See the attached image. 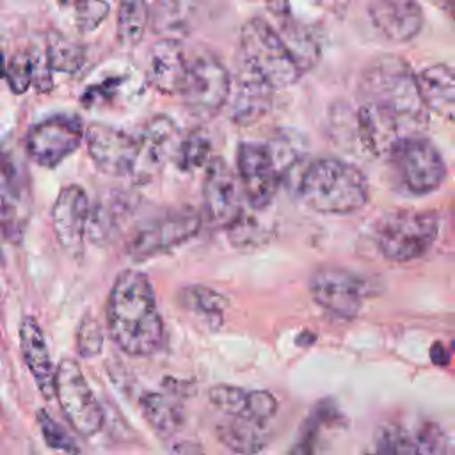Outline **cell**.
Segmentation results:
<instances>
[{
	"label": "cell",
	"instance_id": "1",
	"mask_svg": "<svg viewBox=\"0 0 455 455\" xmlns=\"http://www.w3.org/2000/svg\"><path fill=\"white\" fill-rule=\"evenodd\" d=\"M357 96L363 112L402 139L419 135L428 121L418 75L402 57L380 55L373 59L361 75Z\"/></svg>",
	"mask_w": 455,
	"mask_h": 455
},
{
	"label": "cell",
	"instance_id": "2",
	"mask_svg": "<svg viewBox=\"0 0 455 455\" xmlns=\"http://www.w3.org/2000/svg\"><path fill=\"white\" fill-rule=\"evenodd\" d=\"M107 331L128 355L148 357L162 347L164 322L144 272L128 268L116 277L107 299Z\"/></svg>",
	"mask_w": 455,
	"mask_h": 455
},
{
	"label": "cell",
	"instance_id": "3",
	"mask_svg": "<svg viewBox=\"0 0 455 455\" xmlns=\"http://www.w3.org/2000/svg\"><path fill=\"white\" fill-rule=\"evenodd\" d=\"M299 196L306 206L318 213L348 215L366 204L370 187L355 165L327 156L306 167L299 181Z\"/></svg>",
	"mask_w": 455,
	"mask_h": 455
},
{
	"label": "cell",
	"instance_id": "4",
	"mask_svg": "<svg viewBox=\"0 0 455 455\" xmlns=\"http://www.w3.org/2000/svg\"><path fill=\"white\" fill-rule=\"evenodd\" d=\"M242 64L261 75L274 89L295 84L302 71L279 32L263 18H251L240 30Z\"/></svg>",
	"mask_w": 455,
	"mask_h": 455
},
{
	"label": "cell",
	"instance_id": "5",
	"mask_svg": "<svg viewBox=\"0 0 455 455\" xmlns=\"http://www.w3.org/2000/svg\"><path fill=\"white\" fill-rule=\"evenodd\" d=\"M439 233V219L434 212L403 210L382 219L377 229L379 252L396 263L425 256Z\"/></svg>",
	"mask_w": 455,
	"mask_h": 455
},
{
	"label": "cell",
	"instance_id": "6",
	"mask_svg": "<svg viewBox=\"0 0 455 455\" xmlns=\"http://www.w3.org/2000/svg\"><path fill=\"white\" fill-rule=\"evenodd\" d=\"M400 185L411 194H430L441 187L446 165L439 149L423 135L400 139L387 153Z\"/></svg>",
	"mask_w": 455,
	"mask_h": 455
},
{
	"label": "cell",
	"instance_id": "7",
	"mask_svg": "<svg viewBox=\"0 0 455 455\" xmlns=\"http://www.w3.org/2000/svg\"><path fill=\"white\" fill-rule=\"evenodd\" d=\"M55 398L75 432L84 437H91L101 430L105 423V411L75 359L64 357L57 364Z\"/></svg>",
	"mask_w": 455,
	"mask_h": 455
},
{
	"label": "cell",
	"instance_id": "8",
	"mask_svg": "<svg viewBox=\"0 0 455 455\" xmlns=\"http://www.w3.org/2000/svg\"><path fill=\"white\" fill-rule=\"evenodd\" d=\"M231 75L220 59L213 55H199L188 62V73L181 89L187 110L201 119L215 117L231 96Z\"/></svg>",
	"mask_w": 455,
	"mask_h": 455
},
{
	"label": "cell",
	"instance_id": "9",
	"mask_svg": "<svg viewBox=\"0 0 455 455\" xmlns=\"http://www.w3.org/2000/svg\"><path fill=\"white\" fill-rule=\"evenodd\" d=\"M201 224L203 217L192 206L169 210L146 222L132 236L128 243V254L140 261L167 252L196 236L201 229Z\"/></svg>",
	"mask_w": 455,
	"mask_h": 455
},
{
	"label": "cell",
	"instance_id": "10",
	"mask_svg": "<svg viewBox=\"0 0 455 455\" xmlns=\"http://www.w3.org/2000/svg\"><path fill=\"white\" fill-rule=\"evenodd\" d=\"M309 293L327 313L350 320L359 315L364 297L370 295V284L345 268L322 267L309 279Z\"/></svg>",
	"mask_w": 455,
	"mask_h": 455
},
{
	"label": "cell",
	"instance_id": "11",
	"mask_svg": "<svg viewBox=\"0 0 455 455\" xmlns=\"http://www.w3.org/2000/svg\"><path fill=\"white\" fill-rule=\"evenodd\" d=\"M82 123L75 116L57 114L34 124L25 137L28 158L41 167H57L80 146Z\"/></svg>",
	"mask_w": 455,
	"mask_h": 455
},
{
	"label": "cell",
	"instance_id": "12",
	"mask_svg": "<svg viewBox=\"0 0 455 455\" xmlns=\"http://www.w3.org/2000/svg\"><path fill=\"white\" fill-rule=\"evenodd\" d=\"M203 210L212 226L228 229L236 226L243 215L240 181L220 156H213L206 164L203 180Z\"/></svg>",
	"mask_w": 455,
	"mask_h": 455
},
{
	"label": "cell",
	"instance_id": "13",
	"mask_svg": "<svg viewBox=\"0 0 455 455\" xmlns=\"http://www.w3.org/2000/svg\"><path fill=\"white\" fill-rule=\"evenodd\" d=\"M30 217L28 176L11 156L0 155V235L18 245Z\"/></svg>",
	"mask_w": 455,
	"mask_h": 455
},
{
	"label": "cell",
	"instance_id": "14",
	"mask_svg": "<svg viewBox=\"0 0 455 455\" xmlns=\"http://www.w3.org/2000/svg\"><path fill=\"white\" fill-rule=\"evenodd\" d=\"M236 171L247 203L254 210L267 208L274 201L281 183L267 144L240 142L236 149Z\"/></svg>",
	"mask_w": 455,
	"mask_h": 455
},
{
	"label": "cell",
	"instance_id": "15",
	"mask_svg": "<svg viewBox=\"0 0 455 455\" xmlns=\"http://www.w3.org/2000/svg\"><path fill=\"white\" fill-rule=\"evenodd\" d=\"M89 155L96 167L110 176L133 172L139 156V139L103 123H91L85 130Z\"/></svg>",
	"mask_w": 455,
	"mask_h": 455
},
{
	"label": "cell",
	"instance_id": "16",
	"mask_svg": "<svg viewBox=\"0 0 455 455\" xmlns=\"http://www.w3.org/2000/svg\"><path fill=\"white\" fill-rule=\"evenodd\" d=\"M89 213V197L82 187L66 185L60 188L52 206V226L59 245L75 258L84 251Z\"/></svg>",
	"mask_w": 455,
	"mask_h": 455
},
{
	"label": "cell",
	"instance_id": "17",
	"mask_svg": "<svg viewBox=\"0 0 455 455\" xmlns=\"http://www.w3.org/2000/svg\"><path fill=\"white\" fill-rule=\"evenodd\" d=\"M180 140V130L171 117L153 116L139 137V156L132 174L140 181H149L169 158L176 156Z\"/></svg>",
	"mask_w": 455,
	"mask_h": 455
},
{
	"label": "cell",
	"instance_id": "18",
	"mask_svg": "<svg viewBox=\"0 0 455 455\" xmlns=\"http://www.w3.org/2000/svg\"><path fill=\"white\" fill-rule=\"evenodd\" d=\"M231 89L229 119L236 124H254L272 107L274 87L245 64H240Z\"/></svg>",
	"mask_w": 455,
	"mask_h": 455
},
{
	"label": "cell",
	"instance_id": "19",
	"mask_svg": "<svg viewBox=\"0 0 455 455\" xmlns=\"http://www.w3.org/2000/svg\"><path fill=\"white\" fill-rule=\"evenodd\" d=\"M188 73V62L178 39L162 37L156 41L148 55L146 80L164 94L181 92Z\"/></svg>",
	"mask_w": 455,
	"mask_h": 455
},
{
	"label": "cell",
	"instance_id": "20",
	"mask_svg": "<svg viewBox=\"0 0 455 455\" xmlns=\"http://www.w3.org/2000/svg\"><path fill=\"white\" fill-rule=\"evenodd\" d=\"M370 18L379 32L395 43H405L423 27V11L418 0H370Z\"/></svg>",
	"mask_w": 455,
	"mask_h": 455
},
{
	"label": "cell",
	"instance_id": "21",
	"mask_svg": "<svg viewBox=\"0 0 455 455\" xmlns=\"http://www.w3.org/2000/svg\"><path fill=\"white\" fill-rule=\"evenodd\" d=\"M20 350L39 393L46 400L55 398V368L43 331L30 315H25L20 322Z\"/></svg>",
	"mask_w": 455,
	"mask_h": 455
},
{
	"label": "cell",
	"instance_id": "22",
	"mask_svg": "<svg viewBox=\"0 0 455 455\" xmlns=\"http://www.w3.org/2000/svg\"><path fill=\"white\" fill-rule=\"evenodd\" d=\"M133 208H135V199L126 194L108 192L101 196L91 206L87 238L96 245L112 243L117 238L123 224L132 215Z\"/></svg>",
	"mask_w": 455,
	"mask_h": 455
},
{
	"label": "cell",
	"instance_id": "23",
	"mask_svg": "<svg viewBox=\"0 0 455 455\" xmlns=\"http://www.w3.org/2000/svg\"><path fill=\"white\" fill-rule=\"evenodd\" d=\"M215 435L219 443L235 453L256 455L268 444L270 427L268 421H261L247 414H236L217 423Z\"/></svg>",
	"mask_w": 455,
	"mask_h": 455
},
{
	"label": "cell",
	"instance_id": "24",
	"mask_svg": "<svg viewBox=\"0 0 455 455\" xmlns=\"http://www.w3.org/2000/svg\"><path fill=\"white\" fill-rule=\"evenodd\" d=\"M418 84L427 110L455 123V71L446 64H434L418 75Z\"/></svg>",
	"mask_w": 455,
	"mask_h": 455
},
{
	"label": "cell",
	"instance_id": "25",
	"mask_svg": "<svg viewBox=\"0 0 455 455\" xmlns=\"http://www.w3.org/2000/svg\"><path fill=\"white\" fill-rule=\"evenodd\" d=\"M196 12L197 0H155L149 9V23L158 36L178 39L192 30Z\"/></svg>",
	"mask_w": 455,
	"mask_h": 455
},
{
	"label": "cell",
	"instance_id": "26",
	"mask_svg": "<svg viewBox=\"0 0 455 455\" xmlns=\"http://www.w3.org/2000/svg\"><path fill=\"white\" fill-rule=\"evenodd\" d=\"M140 412L156 437L171 439L183 427L185 414L178 400L162 393H144L139 398Z\"/></svg>",
	"mask_w": 455,
	"mask_h": 455
},
{
	"label": "cell",
	"instance_id": "27",
	"mask_svg": "<svg viewBox=\"0 0 455 455\" xmlns=\"http://www.w3.org/2000/svg\"><path fill=\"white\" fill-rule=\"evenodd\" d=\"M279 20V36L283 37L284 44L288 46L290 53L293 55L297 66L300 71L311 69L320 55V48L315 41V37L307 32L306 27H302L299 21L291 18V12L286 16L277 18Z\"/></svg>",
	"mask_w": 455,
	"mask_h": 455
},
{
	"label": "cell",
	"instance_id": "28",
	"mask_svg": "<svg viewBox=\"0 0 455 455\" xmlns=\"http://www.w3.org/2000/svg\"><path fill=\"white\" fill-rule=\"evenodd\" d=\"M180 302L188 311L208 318L210 325L222 323V315L228 307V299L213 288L203 284H192L181 290Z\"/></svg>",
	"mask_w": 455,
	"mask_h": 455
},
{
	"label": "cell",
	"instance_id": "29",
	"mask_svg": "<svg viewBox=\"0 0 455 455\" xmlns=\"http://www.w3.org/2000/svg\"><path fill=\"white\" fill-rule=\"evenodd\" d=\"M44 48L52 71L71 75L76 73L85 60V48L57 30L48 32Z\"/></svg>",
	"mask_w": 455,
	"mask_h": 455
},
{
	"label": "cell",
	"instance_id": "30",
	"mask_svg": "<svg viewBox=\"0 0 455 455\" xmlns=\"http://www.w3.org/2000/svg\"><path fill=\"white\" fill-rule=\"evenodd\" d=\"M149 23V7L146 0H119L117 39L124 46H135L142 41Z\"/></svg>",
	"mask_w": 455,
	"mask_h": 455
},
{
	"label": "cell",
	"instance_id": "31",
	"mask_svg": "<svg viewBox=\"0 0 455 455\" xmlns=\"http://www.w3.org/2000/svg\"><path fill=\"white\" fill-rule=\"evenodd\" d=\"M368 455H414L412 439L402 425L393 421L380 423L373 434Z\"/></svg>",
	"mask_w": 455,
	"mask_h": 455
},
{
	"label": "cell",
	"instance_id": "32",
	"mask_svg": "<svg viewBox=\"0 0 455 455\" xmlns=\"http://www.w3.org/2000/svg\"><path fill=\"white\" fill-rule=\"evenodd\" d=\"M267 148L275 164V169L281 178H284L290 169L302 158L304 155V140L299 133L293 132H279L268 142Z\"/></svg>",
	"mask_w": 455,
	"mask_h": 455
},
{
	"label": "cell",
	"instance_id": "33",
	"mask_svg": "<svg viewBox=\"0 0 455 455\" xmlns=\"http://www.w3.org/2000/svg\"><path fill=\"white\" fill-rule=\"evenodd\" d=\"M176 165L183 172H192L210 162V140L203 132H190L180 140Z\"/></svg>",
	"mask_w": 455,
	"mask_h": 455
},
{
	"label": "cell",
	"instance_id": "34",
	"mask_svg": "<svg viewBox=\"0 0 455 455\" xmlns=\"http://www.w3.org/2000/svg\"><path fill=\"white\" fill-rule=\"evenodd\" d=\"M39 430L46 441V444L57 451H64L69 455H80V448L75 443V439L68 434L66 428H62V425L50 416L44 409H39L36 414Z\"/></svg>",
	"mask_w": 455,
	"mask_h": 455
},
{
	"label": "cell",
	"instance_id": "35",
	"mask_svg": "<svg viewBox=\"0 0 455 455\" xmlns=\"http://www.w3.org/2000/svg\"><path fill=\"white\" fill-rule=\"evenodd\" d=\"M208 400L222 414L236 416V414L245 412L247 400H249V391L242 389V387H236V386L217 384V386H212L208 389Z\"/></svg>",
	"mask_w": 455,
	"mask_h": 455
},
{
	"label": "cell",
	"instance_id": "36",
	"mask_svg": "<svg viewBox=\"0 0 455 455\" xmlns=\"http://www.w3.org/2000/svg\"><path fill=\"white\" fill-rule=\"evenodd\" d=\"M101 348H103V329L100 322L91 315H84L76 331L78 355L84 359H91V357H96L101 352Z\"/></svg>",
	"mask_w": 455,
	"mask_h": 455
},
{
	"label": "cell",
	"instance_id": "37",
	"mask_svg": "<svg viewBox=\"0 0 455 455\" xmlns=\"http://www.w3.org/2000/svg\"><path fill=\"white\" fill-rule=\"evenodd\" d=\"M414 455H448V439L437 423L427 421L419 427L414 441Z\"/></svg>",
	"mask_w": 455,
	"mask_h": 455
},
{
	"label": "cell",
	"instance_id": "38",
	"mask_svg": "<svg viewBox=\"0 0 455 455\" xmlns=\"http://www.w3.org/2000/svg\"><path fill=\"white\" fill-rule=\"evenodd\" d=\"M32 55L30 52H16L7 62L5 80L14 94H23L32 84Z\"/></svg>",
	"mask_w": 455,
	"mask_h": 455
},
{
	"label": "cell",
	"instance_id": "39",
	"mask_svg": "<svg viewBox=\"0 0 455 455\" xmlns=\"http://www.w3.org/2000/svg\"><path fill=\"white\" fill-rule=\"evenodd\" d=\"M76 9V28L80 34H89L96 30L103 20L108 16L110 5L107 0H78Z\"/></svg>",
	"mask_w": 455,
	"mask_h": 455
},
{
	"label": "cell",
	"instance_id": "40",
	"mask_svg": "<svg viewBox=\"0 0 455 455\" xmlns=\"http://www.w3.org/2000/svg\"><path fill=\"white\" fill-rule=\"evenodd\" d=\"M30 55H32V71H34L32 85L37 92L44 94V92L52 91V87H53L52 68H50V62L46 57V48L30 50Z\"/></svg>",
	"mask_w": 455,
	"mask_h": 455
},
{
	"label": "cell",
	"instance_id": "41",
	"mask_svg": "<svg viewBox=\"0 0 455 455\" xmlns=\"http://www.w3.org/2000/svg\"><path fill=\"white\" fill-rule=\"evenodd\" d=\"M318 421L311 416V419L302 427L297 441L286 451V455H313L315 451V439H316Z\"/></svg>",
	"mask_w": 455,
	"mask_h": 455
},
{
	"label": "cell",
	"instance_id": "42",
	"mask_svg": "<svg viewBox=\"0 0 455 455\" xmlns=\"http://www.w3.org/2000/svg\"><path fill=\"white\" fill-rule=\"evenodd\" d=\"M121 82H123V80H121L119 76H110V78L103 80V82L98 84V85L87 87L85 92H84V96H82L84 105L92 107V105H96V103H100V101L108 100V98L117 91V87L121 85Z\"/></svg>",
	"mask_w": 455,
	"mask_h": 455
},
{
	"label": "cell",
	"instance_id": "43",
	"mask_svg": "<svg viewBox=\"0 0 455 455\" xmlns=\"http://www.w3.org/2000/svg\"><path fill=\"white\" fill-rule=\"evenodd\" d=\"M169 455H204V453H203V450H201V446L197 443H194V441H180V443H176L171 448Z\"/></svg>",
	"mask_w": 455,
	"mask_h": 455
},
{
	"label": "cell",
	"instance_id": "44",
	"mask_svg": "<svg viewBox=\"0 0 455 455\" xmlns=\"http://www.w3.org/2000/svg\"><path fill=\"white\" fill-rule=\"evenodd\" d=\"M430 355H432V361L439 366H446L448 361H450V355L446 352V348L441 345V343H434L432 348H430Z\"/></svg>",
	"mask_w": 455,
	"mask_h": 455
},
{
	"label": "cell",
	"instance_id": "45",
	"mask_svg": "<svg viewBox=\"0 0 455 455\" xmlns=\"http://www.w3.org/2000/svg\"><path fill=\"white\" fill-rule=\"evenodd\" d=\"M267 5H268V11H270L275 18H281V16L290 14V4H288V0H267Z\"/></svg>",
	"mask_w": 455,
	"mask_h": 455
},
{
	"label": "cell",
	"instance_id": "46",
	"mask_svg": "<svg viewBox=\"0 0 455 455\" xmlns=\"http://www.w3.org/2000/svg\"><path fill=\"white\" fill-rule=\"evenodd\" d=\"M437 7H441L453 21H455V0H432Z\"/></svg>",
	"mask_w": 455,
	"mask_h": 455
},
{
	"label": "cell",
	"instance_id": "47",
	"mask_svg": "<svg viewBox=\"0 0 455 455\" xmlns=\"http://www.w3.org/2000/svg\"><path fill=\"white\" fill-rule=\"evenodd\" d=\"M5 71H7V62H5L4 53H0V80L5 78Z\"/></svg>",
	"mask_w": 455,
	"mask_h": 455
},
{
	"label": "cell",
	"instance_id": "48",
	"mask_svg": "<svg viewBox=\"0 0 455 455\" xmlns=\"http://www.w3.org/2000/svg\"><path fill=\"white\" fill-rule=\"evenodd\" d=\"M4 265V252H2V247H0V267Z\"/></svg>",
	"mask_w": 455,
	"mask_h": 455
},
{
	"label": "cell",
	"instance_id": "49",
	"mask_svg": "<svg viewBox=\"0 0 455 455\" xmlns=\"http://www.w3.org/2000/svg\"><path fill=\"white\" fill-rule=\"evenodd\" d=\"M62 2H64V4H76L78 0H62Z\"/></svg>",
	"mask_w": 455,
	"mask_h": 455
},
{
	"label": "cell",
	"instance_id": "50",
	"mask_svg": "<svg viewBox=\"0 0 455 455\" xmlns=\"http://www.w3.org/2000/svg\"><path fill=\"white\" fill-rule=\"evenodd\" d=\"M451 348H453V350H455V341H453V343H451Z\"/></svg>",
	"mask_w": 455,
	"mask_h": 455
}]
</instances>
